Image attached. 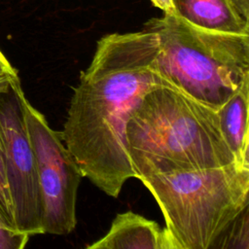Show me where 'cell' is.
I'll use <instances>...</instances> for the list:
<instances>
[{
	"mask_svg": "<svg viewBox=\"0 0 249 249\" xmlns=\"http://www.w3.org/2000/svg\"><path fill=\"white\" fill-rule=\"evenodd\" d=\"M158 50L146 28L103 36L70 99L62 141L83 176L112 197L134 177L126 141L132 113L148 91L169 87L153 68Z\"/></svg>",
	"mask_w": 249,
	"mask_h": 249,
	"instance_id": "6da1fadb",
	"label": "cell"
},
{
	"mask_svg": "<svg viewBox=\"0 0 249 249\" xmlns=\"http://www.w3.org/2000/svg\"><path fill=\"white\" fill-rule=\"evenodd\" d=\"M126 141L137 179L233 162L217 112L167 86L144 95L126 124Z\"/></svg>",
	"mask_w": 249,
	"mask_h": 249,
	"instance_id": "7a4b0ae2",
	"label": "cell"
},
{
	"mask_svg": "<svg viewBox=\"0 0 249 249\" xmlns=\"http://www.w3.org/2000/svg\"><path fill=\"white\" fill-rule=\"evenodd\" d=\"M144 28L158 37L155 72L215 111L249 79V35L204 30L173 14L151 18Z\"/></svg>",
	"mask_w": 249,
	"mask_h": 249,
	"instance_id": "3957f363",
	"label": "cell"
},
{
	"mask_svg": "<svg viewBox=\"0 0 249 249\" xmlns=\"http://www.w3.org/2000/svg\"><path fill=\"white\" fill-rule=\"evenodd\" d=\"M165 221L172 249H210L249 205V167L155 173L138 178Z\"/></svg>",
	"mask_w": 249,
	"mask_h": 249,
	"instance_id": "277c9868",
	"label": "cell"
},
{
	"mask_svg": "<svg viewBox=\"0 0 249 249\" xmlns=\"http://www.w3.org/2000/svg\"><path fill=\"white\" fill-rule=\"evenodd\" d=\"M25 124L36 159L41 191L44 233L64 235L76 227L78 188L84 177L65 147L60 132L53 130L45 116L23 93Z\"/></svg>",
	"mask_w": 249,
	"mask_h": 249,
	"instance_id": "5b68a950",
	"label": "cell"
},
{
	"mask_svg": "<svg viewBox=\"0 0 249 249\" xmlns=\"http://www.w3.org/2000/svg\"><path fill=\"white\" fill-rule=\"evenodd\" d=\"M21 85L0 94V135L17 229L28 235L44 233L43 206L36 159L27 132Z\"/></svg>",
	"mask_w": 249,
	"mask_h": 249,
	"instance_id": "8992f818",
	"label": "cell"
},
{
	"mask_svg": "<svg viewBox=\"0 0 249 249\" xmlns=\"http://www.w3.org/2000/svg\"><path fill=\"white\" fill-rule=\"evenodd\" d=\"M89 249H172L165 229L132 211L117 214L108 232Z\"/></svg>",
	"mask_w": 249,
	"mask_h": 249,
	"instance_id": "52a82bcc",
	"label": "cell"
},
{
	"mask_svg": "<svg viewBox=\"0 0 249 249\" xmlns=\"http://www.w3.org/2000/svg\"><path fill=\"white\" fill-rule=\"evenodd\" d=\"M174 15L204 30L249 35V21L244 20L230 0H172Z\"/></svg>",
	"mask_w": 249,
	"mask_h": 249,
	"instance_id": "ba28073f",
	"label": "cell"
},
{
	"mask_svg": "<svg viewBox=\"0 0 249 249\" xmlns=\"http://www.w3.org/2000/svg\"><path fill=\"white\" fill-rule=\"evenodd\" d=\"M249 79L216 112L222 136L239 167H249Z\"/></svg>",
	"mask_w": 249,
	"mask_h": 249,
	"instance_id": "9c48e42d",
	"label": "cell"
},
{
	"mask_svg": "<svg viewBox=\"0 0 249 249\" xmlns=\"http://www.w3.org/2000/svg\"><path fill=\"white\" fill-rule=\"evenodd\" d=\"M248 207L245 208L217 238L212 248L248 249Z\"/></svg>",
	"mask_w": 249,
	"mask_h": 249,
	"instance_id": "30bf717a",
	"label": "cell"
},
{
	"mask_svg": "<svg viewBox=\"0 0 249 249\" xmlns=\"http://www.w3.org/2000/svg\"><path fill=\"white\" fill-rule=\"evenodd\" d=\"M0 222L7 228L18 230L16 225V218L14 212V205L9 191L5 155L0 135Z\"/></svg>",
	"mask_w": 249,
	"mask_h": 249,
	"instance_id": "8fae6325",
	"label": "cell"
},
{
	"mask_svg": "<svg viewBox=\"0 0 249 249\" xmlns=\"http://www.w3.org/2000/svg\"><path fill=\"white\" fill-rule=\"evenodd\" d=\"M30 235L18 230L7 228L0 222V249H22Z\"/></svg>",
	"mask_w": 249,
	"mask_h": 249,
	"instance_id": "7c38bea8",
	"label": "cell"
},
{
	"mask_svg": "<svg viewBox=\"0 0 249 249\" xmlns=\"http://www.w3.org/2000/svg\"><path fill=\"white\" fill-rule=\"evenodd\" d=\"M18 84L20 80L17 69L0 51V94L7 93Z\"/></svg>",
	"mask_w": 249,
	"mask_h": 249,
	"instance_id": "4fadbf2b",
	"label": "cell"
},
{
	"mask_svg": "<svg viewBox=\"0 0 249 249\" xmlns=\"http://www.w3.org/2000/svg\"><path fill=\"white\" fill-rule=\"evenodd\" d=\"M239 14V16L246 21H249V0H230Z\"/></svg>",
	"mask_w": 249,
	"mask_h": 249,
	"instance_id": "5bb4252c",
	"label": "cell"
},
{
	"mask_svg": "<svg viewBox=\"0 0 249 249\" xmlns=\"http://www.w3.org/2000/svg\"><path fill=\"white\" fill-rule=\"evenodd\" d=\"M154 6L162 10L164 14H173L174 15V7L172 0H151Z\"/></svg>",
	"mask_w": 249,
	"mask_h": 249,
	"instance_id": "9a60e30c",
	"label": "cell"
}]
</instances>
